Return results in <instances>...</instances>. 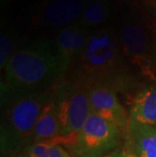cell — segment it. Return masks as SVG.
<instances>
[{
  "label": "cell",
  "instance_id": "cell-1",
  "mask_svg": "<svg viewBox=\"0 0 156 157\" xmlns=\"http://www.w3.org/2000/svg\"><path fill=\"white\" fill-rule=\"evenodd\" d=\"M8 98L26 92L47 91L63 75L54 42L38 39L18 48L4 67Z\"/></svg>",
  "mask_w": 156,
  "mask_h": 157
},
{
  "label": "cell",
  "instance_id": "cell-2",
  "mask_svg": "<svg viewBox=\"0 0 156 157\" xmlns=\"http://www.w3.org/2000/svg\"><path fill=\"white\" fill-rule=\"evenodd\" d=\"M119 36L104 26L90 33L88 41L79 57L76 80L86 86H105L115 91H125L132 85L124 61Z\"/></svg>",
  "mask_w": 156,
  "mask_h": 157
},
{
  "label": "cell",
  "instance_id": "cell-3",
  "mask_svg": "<svg viewBox=\"0 0 156 157\" xmlns=\"http://www.w3.org/2000/svg\"><path fill=\"white\" fill-rule=\"evenodd\" d=\"M52 95L50 89L8 98L2 126V143L5 149L14 151L31 145L39 117Z\"/></svg>",
  "mask_w": 156,
  "mask_h": 157
},
{
  "label": "cell",
  "instance_id": "cell-4",
  "mask_svg": "<svg viewBox=\"0 0 156 157\" xmlns=\"http://www.w3.org/2000/svg\"><path fill=\"white\" fill-rule=\"evenodd\" d=\"M118 36L129 64L138 74L156 82V48L152 28L137 11L130 10L123 16Z\"/></svg>",
  "mask_w": 156,
  "mask_h": 157
},
{
  "label": "cell",
  "instance_id": "cell-5",
  "mask_svg": "<svg viewBox=\"0 0 156 157\" xmlns=\"http://www.w3.org/2000/svg\"><path fill=\"white\" fill-rule=\"evenodd\" d=\"M61 129V140L69 146L91 113L88 86L78 80L62 82L54 89Z\"/></svg>",
  "mask_w": 156,
  "mask_h": 157
},
{
  "label": "cell",
  "instance_id": "cell-6",
  "mask_svg": "<svg viewBox=\"0 0 156 157\" xmlns=\"http://www.w3.org/2000/svg\"><path fill=\"white\" fill-rule=\"evenodd\" d=\"M121 129L91 113L83 127L68 146L73 157H104L120 141Z\"/></svg>",
  "mask_w": 156,
  "mask_h": 157
},
{
  "label": "cell",
  "instance_id": "cell-7",
  "mask_svg": "<svg viewBox=\"0 0 156 157\" xmlns=\"http://www.w3.org/2000/svg\"><path fill=\"white\" fill-rule=\"evenodd\" d=\"M90 33L91 31L86 29L80 21L63 28L57 32L54 44L65 73L81 56Z\"/></svg>",
  "mask_w": 156,
  "mask_h": 157
},
{
  "label": "cell",
  "instance_id": "cell-8",
  "mask_svg": "<svg viewBox=\"0 0 156 157\" xmlns=\"http://www.w3.org/2000/svg\"><path fill=\"white\" fill-rule=\"evenodd\" d=\"M88 95L91 113L112 123L121 131L128 130L130 118L115 90L105 86H90L88 87Z\"/></svg>",
  "mask_w": 156,
  "mask_h": 157
},
{
  "label": "cell",
  "instance_id": "cell-9",
  "mask_svg": "<svg viewBox=\"0 0 156 157\" xmlns=\"http://www.w3.org/2000/svg\"><path fill=\"white\" fill-rule=\"evenodd\" d=\"M89 0H49L39 11L38 18L46 28L61 29L79 21Z\"/></svg>",
  "mask_w": 156,
  "mask_h": 157
},
{
  "label": "cell",
  "instance_id": "cell-10",
  "mask_svg": "<svg viewBox=\"0 0 156 157\" xmlns=\"http://www.w3.org/2000/svg\"><path fill=\"white\" fill-rule=\"evenodd\" d=\"M132 157H156V128L131 121L128 127Z\"/></svg>",
  "mask_w": 156,
  "mask_h": 157
},
{
  "label": "cell",
  "instance_id": "cell-11",
  "mask_svg": "<svg viewBox=\"0 0 156 157\" xmlns=\"http://www.w3.org/2000/svg\"><path fill=\"white\" fill-rule=\"evenodd\" d=\"M54 94V93H53ZM61 139V129L59 123L57 106L53 95L45 105L36 122L31 144L38 142H54Z\"/></svg>",
  "mask_w": 156,
  "mask_h": 157
},
{
  "label": "cell",
  "instance_id": "cell-12",
  "mask_svg": "<svg viewBox=\"0 0 156 157\" xmlns=\"http://www.w3.org/2000/svg\"><path fill=\"white\" fill-rule=\"evenodd\" d=\"M129 118L131 121L156 128V82H152L137 93Z\"/></svg>",
  "mask_w": 156,
  "mask_h": 157
},
{
  "label": "cell",
  "instance_id": "cell-13",
  "mask_svg": "<svg viewBox=\"0 0 156 157\" xmlns=\"http://www.w3.org/2000/svg\"><path fill=\"white\" fill-rule=\"evenodd\" d=\"M111 5L112 0H89L79 21L91 32L101 28L109 16Z\"/></svg>",
  "mask_w": 156,
  "mask_h": 157
},
{
  "label": "cell",
  "instance_id": "cell-14",
  "mask_svg": "<svg viewBox=\"0 0 156 157\" xmlns=\"http://www.w3.org/2000/svg\"><path fill=\"white\" fill-rule=\"evenodd\" d=\"M25 157H73L62 145L54 142H38L25 148Z\"/></svg>",
  "mask_w": 156,
  "mask_h": 157
},
{
  "label": "cell",
  "instance_id": "cell-15",
  "mask_svg": "<svg viewBox=\"0 0 156 157\" xmlns=\"http://www.w3.org/2000/svg\"><path fill=\"white\" fill-rule=\"evenodd\" d=\"M16 40L12 31L3 29L0 35V67L3 69L16 51Z\"/></svg>",
  "mask_w": 156,
  "mask_h": 157
},
{
  "label": "cell",
  "instance_id": "cell-16",
  "mask_svg": "<svg viewBox=\"0 0 156 157\" xmlns=\"http://www.w3.org/2000/svg\"><path fill=\"white\" fill-rule=\"evenodd\" d=\"M104 157H132L130 152H125V151H112L108 153V155Z\"/></svg>",
  "mask_w": 156,
  "mask_h": 157
},
{
  "label": "cell",
  "instance_id": "cell-17",
  "mask_svg": "<svg viewBox=\"0 0 156 157\" xmlns=\"http://www.w3.org/2000/svg\"><path fill=\"white\" fill-rule=\"evenodd\" d=\"M145 9L149 14H150L153 19L156 21V5H152V6H145Z\"/></svg>",
  "mask_w": 156,
  "mask_h": 157
},
{
  "label": "cell",
  "instance_id": "cell-18",
  "mask_svg": "<svg viewBox=\"0 0 156 157\" xmlns=\"http://www.w3.org/2000/svg\"><path fill=\"white\" fill-rule=\"evenodd\" d=\"M143 4L145 6H152V5H156V0H142Z\"/></svg>",
  "mask_w": 156,
  "mask_h": 157
},
{
  "label": "cell",
  "instance_id": "cell-19",
  "mask_svg": "<svg viewBox=\"0 0 156 157\" xmlns=\"http://www.w3.org/2000/svg\"><path fill=\"white\" fill-rule=\"evenodd\" d=\"M152 32H153V36H154V43H155V48H156V25L152 28Z\"/></svg>",
  "mask_w": 156,
  "mask_h": 157
}]
</instances>
